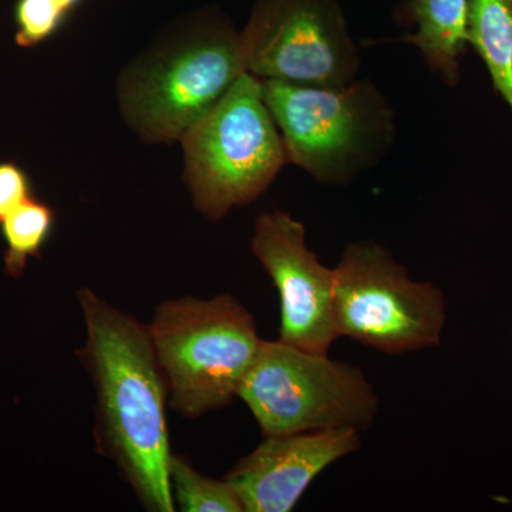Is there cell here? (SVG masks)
<instances>
[{
    "label": "cell",
    "instance_id": "obj_12",
    "mask_svg": "<svg viewBox=\"0 0 512 512\" xmlns=\"http://www.w3.org/2000/svg\"><path fill=\"white\" fill-rule=\"evenodd\" d=\"M467 33L512 114V0H468Z\"/></svg>",
    "mask_w": 512,
    "mask_h": 512
},
{
    "label": "cell",
    "instance_id": "obj_1",
    "mask_svg": "<svg viewBox=\"0 0 512 512\" xmlns=\"http://www.w3.org/2000/svg\"><path fill=\"white\" fill-rule=\"evenodd\" d=\"M86 342L77 357L96 392V441L148 511L174 512L165 407L168 389L150 329L100 298L77 292Z\"/></svg>",
    "mask_w": 512,
    "mask_h": 512
},
{
    "label": "cell",
    "instance_id": "obj_10",
    "mask_svg": "<svg viewBox=\"0 0 512 512\" xmlns=\"http://www.w3.org/2000/svg\"><path fill=\"white\" fill-rule=\"evenodd\" d=\"M360 431L330 429L264 437L225 476L245 512H289L333 463L356 453Z\"/></svg>",
    "mask_w": 512,
    "mask_h": 512
},
{
    "label": "cell",
    "instance_id": "obj_14",
    "mask_svg": "<svg viewBox=\"0 0 512 512\" xmlns=\"http://www.w3.org/2000/svg\"><path fill=\"white\" fill-rule=\"evenodd\" d=\"M171 494L175 507L184 512H245L241 498L227 480L198 473L183 457H171Z\"/></svg>",
    "mask_w": 512,
    "mask_h": 512
},
{
    "label": "cell",
    "instance_id": "obj_9",
    "mask_svg": "<svg viewBox=\"0 0 512 512\" xmlns=\"http://www.w3.org/2000/svg\"><path fill=\"white\" fill-rule=\"evenodd\" d=\"M251 251L278 291V340L328 355L339 338L333 309L335 269L308 248L302 222L285 211L262 214L255 222Z\"/></svg>",
    "mask_w": 512,
    "mask_h": 512
},
{
    "label": "cell",
    "instance_id": "obj_5",
    "mask_svg": "<svg viewBox=\"0 0 512 512\" xmlns=\"http://www.w3.org/2000/svg\"><path fill=\"white\" fill-rule=\"evenodd\" d=\"M180 141L192 202L211 221L261 197L289 163L262 80L249 72Z\"/></svg>",
    "mask_w": 512,
    "mask_h": 512
},
{
    "label": "cell",
    "instance_id": "obj_4",
    "mask_svg": "<svg viewBox=\"0 0 512 512\" xmlns=\"http://www.w3.org/2000/svg\"><path fill=\"white\" fill-rule=\"evenodd\" d=\"M262 86L289 163L319 183L349 184L392 146L394 113L370 80L332 87L262 80Z\"/></svg>",
    "mask_w": 512,
    "mask_h": 512
},
{
    "label": "cell",
    "instance_id": "obj_13",
    "mask_svg": "<svg viewBox=\"0 0 512 512\" xmlns=\"http://www.w3.org/2000/svg\"><path fill=\"white\" fill-rule=\"evenodd\" d=\"M55 211L45 204L30 198L10 212L0 222L6 242L5 271L18 279L25 272L29 258H39L42 248L52 234Z\"/></svg>",
    "mask_w": 512,
    "mask_h": 512
},
{
    "label": "cell",
    "instance_id": "obj_11",
    "mask_svg": "<svg viewBox=\"0 0 512 512\" xmlns=\"http://www.w3.org/2000/svg\"><path fill=\"white\" fill-rule=\"evenodd\" d=\"M468 0H403L396 18L416 32L400 39L419 49L431 73L448 86L460 82V59L466 53Z\"/></svg>",
    "mask_w": 512,
    "mask_h": 512
},
{
    "label": "cell",
    "instance_id": "obj_8",
    "mask_svg": "<svg viewBox=\"0 0 512 512\" xmlns=\"http://www.w3.org/2000/svg\"><path fill=\"white\" fill-rule=\"evenodd\" d=\"M239 35L247 72L261 80L342 86L360 69L339 0H256Z\"/></svg>",
    "mask_w": 512,
    "mask_h": 512
},
{
    "label": "cell",
    "instance_id": "obj_3",
    "mask_svg": "<svg viewBox=\"0 0 512 512\" xmlns=\"http://www.w3.org/2000/svg\"><path fill=\"white\" fill-rule=\"evenodd\" d=\"M148 329L168 406L188 419L234 402L262 343L254 316L228 293L160 303Z\"/></svg>",
    "mask_w": 512,
    "mask_h": 512
},
{
    "label": "cell",
    "instance_id": "obj_16",
    "mask_svg": "<svg viewBox=\"0 0 512 512\" xmlns=\"http://www.w3.org/2000/svg\"><path fill=\"white\" fill-rule=\"evenodd\" d=\"M32 197L28 175L13 163H0V222Z\"/></svg>",
    "mask_w": 512,
    "mask_h": 512
},
{
    "label": "cell",
    "instance_id": "obj_7",
    "mask_svg": "<svg viewBox=\"0 0 512 512\" xmlns=\"http://www.w3.org/2000/svg\"><path fill=\"white\" fill-rule=\"evenodd\" d=\"M333 269L339 338L386 355L440 346L447 319L443 291L433 282L414 281L382 245L353 242Z\"/></svg>",
    "mask_w": 512,
    "mask_h": 512
},
{
    "label": "cell",
    "instance_id": "obj_15",
    "mask_svg": "<svg viewBox=\"0 0 512 512\" xmlns=\"http://www.w3.org/2000/svg\"><path fill=\"white\" fill-rule=\"evenodd\" d=\"M66 15V10L55 0H19L16 5V43L22 47L39 45L59 29Z\"/></svg>",
    "mask_w": 512,
    "mask_h": 512
},
{
    "label": "cell",
    "instance_id": "obj_6",
    "mask_svg": "<svg viewBox=\"0 0 512 512\" xmlns=\"http://www.w3.org/2000/svg\"><path fill=\"white\" fill-rule=\"evenodd\" d=\"M239 399L264 437L372 426L379 397L359 367L322 353L262 340Z\"/></svg>",
    "mask_w": 512,
    "mask_h": 512
},
{
    "label": "cell",
    "instance_id": "obj_2",
    "mask_svg": "<svg viewBox=\"0 0 512 512\" xmlns=\"http://www.w3.org/2000/svg\"><path fill=\"white\" fill-rule=\"evenodd\" d=\"M245 72L241 35L228 18L194 13L121 74L124 120L143 140H181Z\"/></svg>",
    "mask_w": 512,
    "mask_h": 512
},
{
    "label": "cell",
    "instance_id": "obj_17",
    "mask_svg": "<svg viewBox=\"0 0 512 512\" xmlns=\"http://www.w3.org/2000/svg\"><path fill=\"white\" fill-rule=\"evenodd\" d=\"M57 5L60 6L63 10H66L67 13L70 12L73 8H76L82 0H55Z\"/></svg>",
    "mask_w": 512,
    "mask_h": 512
}]
</instances>
